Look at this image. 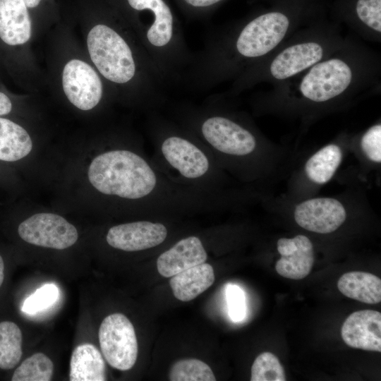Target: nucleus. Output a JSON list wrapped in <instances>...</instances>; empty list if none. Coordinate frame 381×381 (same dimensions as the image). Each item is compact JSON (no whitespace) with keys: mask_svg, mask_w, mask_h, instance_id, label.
Instances as JSON below:
<instances>
[{"mask_svg":"<svg viewBox=\"0 0 381 381\" xmlns=\"http://www.w3.org/2000/svg\"><path fill=\"white\" fill-rule=\"evenodd\" d=\"M91 186L109 202V209L127 210L145 218H175L219 209L221 191L205 190L176 182L138 147L115 146L91 160Z\"/></svg>","mask_w":381,"mask_h":381,"instance_id":"1","label":"nucleus"},{"mask_svg":"<svg viewBox=\"0 0 381 381\" xmlns=\"http://www.w3.org/2000/svg\"><path fill=\"white\" fill-rule=\"evenodd\" d=\"M307 0H279L233 30L210 37L194 54L183 83L207 90L230 76L240 75L250 63L274 49L284 39L293 18L303 13ZM245 69V70H246Z\"/></svg>","mask_w":381,"mask_h":381,"instance_id":"2","label":"nucleus"},{"mask_svg":"<svg viewBox=\"0 0 381 381\" xmlns=\"http://www.w3.org/2000/svg\"><path fill=\"white\" fill-rule=\"evenodd\" d=\"M152 159L171 179L185 186L219 191L221 166L190 131L157 111L150 112Z\"/></svg>","mask_w":381,"mask_h":381,"instance_id":"3","label":"nucleus"},{"mask_svg":"<svg viewBox=\"0 0 381 381\" xmlns=\"http://www.w3.org/2000/svg\"><path fill=\"white\" fill-rule=\"evenodd\" d=\"M102 353L107 363L121 371L132 368L137 360L138 347L134 327L121 313L107 316L99 329Z\"/></svg>","mask_w":381,"mask_h":381,"instance_id":"4","label":"nucleus"},{"mask_svg":"<svg viewBox=\"0 0 381 381\" xmlns=\"http://www.w3.org/2000/svg\"><path fill=\"white\" fill-rule=\"evenodd\" d=\"M353 79L351 66L345 61L333 58L319 61L302 78V96L315 102H323L343 93Z\"/></svg>","mask_w":381,"mask_h":381,"instance_id":"5","label":"nucleus"},{"mask_svg":"<svg viewBox=\"0 0 381 381\" xmlns=\"http://www.w3.org/2000/svg\"><path fill=\"white\" fill-rule=\"evenodd\" d=\"M169 218H144L111 226L106 234L107 244L125 252H139L155 248L168 238Z\"/></svg>","mask_w":381,"mask_h":381,"instance_id":"6","label":"nucleus"},{"mask_svg":"<svg viewBox=\"0 0 381 381\" xmlns=\"http://www.w3.org/2000/svg\"><path fill=\"white\" fill-rule=\"evenodd\" d=\"M18 234L24 241L35 246L63 250L75 244L76 228L63 217L49 212L35 214L21 222Z\"/></svg>","mask_w":381,"mask_h":381,"instance_id":"7","label":"nucleus"},{"mask_svg":"<svg viewBox=\"0 0 381 381\" xmlns=\"http://www.w3.org/2000/svg\"><path fill=\"white\" fill-rule=\"evenodd\" d=\"M64 92L69 102L83 111L91 110L101 102L104 87L93 68L79 59H72L62 73Z\"/></svg>","mask_w":381,"mask_h":381,"instance_id":"8","label":"nucleus"},{"mask_svg":"<svg viewBox=\"0 0 381 381\" xmlns=\"http://www.w3.org/2000/svg\"><path fill=\"white\" fill-rule=\"evenodd\" d=\"M296 222L302 228L318 234L337 230L345 221L343 205L331 198H316L298 204L294 212Z\"/></svg>","mask_w":381,"mask_h":381,"instance_id":"9","label":"nucleus"},{"mask_svg":"<svg viewBox=\"0 0 381 381\" xmlns=\"http://www.w3.org/2000/svg\"><path fill=\"white\" fill-rule=\"evenodd\" d=\"M277 248L281 258L275 264V270L279 275L298 280L310 274L315 254L312 242L307 236L281 238L277 241Z\"/></svg>","mask_w":381,"mask_h":381,"instance_id":"10","label":"nucleus"},{"mask_svg":"<svg viewBox=\"0 0 381 381\" xmlns=\"http://www.w3.org/2000/svg\"><path fill=\"white\" fill-rule=\"evenodd\" d=\"M341 334L351 348L380 352L381 313L373 310L353 312L344 322Z\"/></svg>","mask_w":381,"mask_h":381,"instance_id":"11","label":"nucleus"},{"mask_svg":"<svg viewBox=\"0 0 381 381\" xmlns=\"http://www.w3.org/2000/svg\"><path fill=\"white\" fill-rule=\"evenodd\" d=\"M207 259V248L201 238L190 235L179 239L158 256L157 269L162 277H171Z\"/></svg>","mask_w":381,"mask_h":381,"instance_id":"12","label":"nucleus"},{"mask_svg":"<svg viewBox=\"0 0 381 381\" xmlns=\"http://www.w3.org/2000/svg\"><path fill=\"white\" fill-rule=\"evenodd\" d=\"M323 47L316 42L293 44L282 50L270 66L271 75L277 80H285L320 61Z\"/></svg>","mask_w":381,"mask_h":381,"instance_id":"13","label":"nucleus"},{"mask_svg":"<svg viewBox=\"0 0 381 381\" xmlns=\"http://www.w3.org/2000/svg\"><path fill=\"white\" fill-rule=\"evenodd\" d=\"M31 18L24 0H0V41L8 47L25 44L31 36Z\"/></svg>","mask_w":381,"mask_h":381,"instance_id":"14","label":"nucleus"},{"mask_svg":"<svg viewBox=\"0 0 381 381\" xmlns=\"http://www.w3.org/2000/svg\"><path fill=\"white\" fill-rule=\"evenodd\" d=\"M214 282L212 266L203 262L171 277L169 284L174 296L181 301H189L210 287Z\"/></svg>","mask_w":381,"mask_h":381,"instance_id":"15","label":"nucleus"},{"mask_svg":"<svg viewBox=\"0 0 381 381\" xmlns=\"http://www.w3.org/2000/svg\"><path fill=\"white\" fill-rule=\"evenodd\" d=\"M71 381L107 380L105 363L98 349L91 344H82L73 350L70 361Z\"/></svg>","mask_w":381,"mask_h":381,"instance_id":"16","label":"nucleus"},{"mask_svg":"<svg viewBox=\"0 0 381 381\" xmlns=\"http://www.w3.org/2000/svg\"><path fill=\"white\" fill-rule=\"evenodd\" d=\"M32 149V139L20 124L5 116H0V161L18 162L26 157Z\"/></svg>","mask_w":381,"mask_h":381,"instance_id":"17","label":"nucleus"},{"mask_svg":"<svg viewBox=\"0 0 381 381\" xmlns=\"http://www.w3.org/2000/svg\"><path fill=\"white\" fill-rule=\"evenodd\" d=\"M337 287L346 297L364 303L377 304L381 301V279L371 273L346 272L338 280Z\"/></svg>","mask_w":381,"mask_h":381,"instance_id":"18","label":"nucleus"},{"mask_svg":"<svg viewBox=\"0 0 381 381\" xmlns=\"http://www.w3.org/2000/svg\"><path fill=\"white\" fill-rule=\"evenodd\" d=\"M342 159L341 148L334 144L325 146L306 162L305 171L313 182L323 184L334 176Z\"/></svg>","mask_w":381,"mask_h":381,"instance_id":"19","label":"nucleus"},{"mask_svg":"<svg viewBox=\"0 0 381 381\" xmlns=\"http://www.w3.org/2000/svg\"><path fill=\"white\" fill-rule=\"evenodd\" d=\"M23 336L13 322H0V368L12 369L19 363L22 354Z\"/></svg>","mask_w":381,"mask_h":381,"instance_id":"20","label":"nucleus"},{"mask_svg":"<svg viewBox=\"0 0 381 381\" xmlns=\"http://www.w3.org/2000/svg\"><path fill=\"white\" fill-rule=\"evenodd\" d=\"M54 373L52 360L42 353L27 358L14 371L12 381H49Z\"/></svg>","mask_w":381,"mask_h":381,"instance_id":"21","label":"nucleus"},{"mask_svg":"<svg viewBox=\"0 0 381 381\" xmlns=\"http://www.w3.org/2000/svg\"><path fill=\"white\" fill-rule=\"evenodd\" d=\"M341 7L361 24L381 32V0H341Z\"/></svg>","mask_w":381,"mask_h":381,"instance_id":"22","label":"nucleus"},{"mask_svg":"<svg viewBox=\"0 0 381 381\" xmlns=\"http://www.w3.org/2000/svg\"><path fill=\"white\" fill-rule=\"evenodd\" d=\"M171 381H215L210 367L196 358L182 359L176 362L169 373Z\"/></svg>","mask_w":381,"mask_h":381,"instance_id":"23","label":"nucleus"},{"mask_svg":"<svg viewBox=\"0 0 381 381\" xmlns=\"http://www.w3.org/2000/svg\"><path fill=\"white\" fill-rule=\"evenodd\" d=\"M250 380L285 381V373L278 358L270 352L258 355L251 367Z\"/></svg>","mask_w":381,"mask_h":381,"instance_id":"24","label":"nucleus"},{"mask_svg":"<svg viewBox=\"0 0 381 381\" xmlns=\"http://www.w3.org/2000/svg\"><path fill=\"white\" fill-rule=\"evenodd\" d=\"M58 296L59 290L54 284H44L25 301L23 310L29 314L42 311L54 304Z\"/></svg>","mask_w":381,"mask_h":381,"instance_id":"25","label":"nucleus"},{"mask_svg":"<svg viewBox=\"0 0 381 381\" xmlns=\"http://www.w3.org/2000/svg\"><path fill=\"white\" fill-rule=\"evenodd\" d=\"M361 147L366 157L371 161L381 162V125L370 127L363 135Z\"/></svg>","mask_w":381,"mask_h":381,"instance_id":"26","label":"nucleus"},{"mask_svg":"<svg viewBox=\"0 0 381 381\" xmlns=\"http://www.w3.org/2000/svg\"><path fill=\"white\" fill-rule=\"evenodd\" d=\"M226 297L231 319L238 322L246 315L245 296L242 289L236 285L229 284L226 289Z\"/></svg>","mask_w":381,"mask_h":381,"instance_id":"27","label":"nucleus"},{"mask_svg":"<svg viewBox=\"0 0 381 381\" xmlns=\"http://www.w3.org/2000/svg\"><path fill=\"white\" fill-rule=\"evenodd\" d=\"M224 0H181L188 10L205 11L213 8Z\"/></svg>","mask_w":381,"mask_h":381,"instance_id":"28","label":"nucleus"},{"mask_svg":"<svg viewBox=\"0 0 381 381\" xmlns=\"http://www.w3.org/2000/svg\"><path fill=\"white\" fill-rule=\"evenodd\" d=\"M13 109V102L11 97L4 92L0 90V116L10 114Z\"/></svg>","mask_w":381,"mask_h":381,"instance_id":"29","label":"nucleus"},{"mask_svg":"<svg viewBox=\"0 0 381 381\" xmlns=\"http://www.w3.org/2000/svg\"><path fill=\"white\" fill-rule=\"evenodd\" d=\"M44 0H24V2L28 10L37 9L39 8Z\"/></svg>","mask_w":381,"mask_h":381,"instance_id":"30","label":"nucleus"},{"mask_svg":"<svg viewBox=\"0 0 381 381\" xmlns=\"http://www.w3.org/2000/svg\"><path fill=\"white\" fill-rule=\"evenodd\" d=\"M4 279V262L2 256L0 255V287L2 285Z\"/></svg>","mask_w":381,"mask_h":381,"instance_id":"31","label":"nucleus"}]
</instances>
